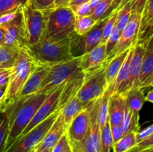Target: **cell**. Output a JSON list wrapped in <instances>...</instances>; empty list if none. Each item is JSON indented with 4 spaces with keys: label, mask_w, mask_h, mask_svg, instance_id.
Masks as SVG:
<instances>
[{
    "label": "cell",
    "mask_w": 153,
    "mask_h": 152,
    "mask_svg": "<svg viewBox=\"0 0 153 152\" xmlns=\"http://www.w3.org/2000/svg\"><path fill=\"white\" fill-rule=\"evenodd\" d=\"M48 95L34 93L19 97L6 107L4 111L8 119V135L5 148L23 132Z\"/></svg>",
    "instance_id": "1"
},
{
    "label": "cell",
    "mask_w": 153,
    "mask_h": 152,
    "mask_svg": "<svg viewBox=\"0 0 153 152\" xmlns=\"http://www.w3.org/2000/svg\"><path fill=\"white\" fill-rule=\"evenodd\" d=\"M37 64L51 66L73 59L70 49V37L52 40L42 37L32 46L23 48Z\"/></svg>",
    "instance_id": "2"
},
{
    "label": "cell",
    "mask_w": 153,
    "mask_h": 152,
    "mask_svg": "<svg viewBox=\"0 0 153 152\" xmlns=\"http://www.w3.org/2000/svg\"><path fill=\"white\" fill-rule=\"evenodd\" d=\"M36 64L37 63L31 58L25 49H21L19 50L16 62L11 68V72L0 112H4L6 107L16 99Z\"/></svg>",
    "instance_id": "3"
},
{
    "label": "cell",
    "mask_w": 153,
    "mask_h": 152,
    "mask_svg": "<svg viewBox=\"0 0 153 152\" xmlns=\"http://www.w3.org/2000/svg\"><path fill=\"white\" fill-rule=\"evenodd\" d=\"M44 11L46 27L43 37L52 40H63L74 34L76 15L70 7H53Z\"/></svg>",
    "instance_id": "4"
},
{
    "label": "cell",
    "mask_w": 153,
    "mask_h": 152,
    "mask_svg": "<svg viewBox=\"0 0 153 152\" xmlns=\"http://www.w3.org/2000/svg\"><path fill=\"white\" fill-rule=\"evenodd\" d=\"M60 111L56 110L52 115L40 122L31 131L23 135L19 136L10 145L7 146L4 152H33L40 143L47 131L54 123Z\"/></svg>",
    "instance_id": "5"
},
{
    "label": "cell",
    "mask_w": 153,
    "mask_h": 152,
    "mask_svg": "<svg viewBox=\"0 0 153 152\" xmlns=\"http://www.w3.org/2000/svg\"><path fill=\"white\" fill-rule=\"evenodd\" d=\"M106 63L97 69L85 73L83 83L76 95L84 105L88 106L101 98L107 90L108 85L105 75Z\"/></svg>",
    "instance_id": "6"
},
{
    "label": "cell",
    "mask_w": 153,
    "mask_h": 152,
    "mask_svg": "<svg viewBox=\"0 0 153 152\" xmlns=\"http://www.w3.org/2000/svg\"><path fill=\"white\" fill-rule=\"evenodd\" d=\"M81 58H73L49 67L47 75L36 93L49 94L80 70Z\"/></svg>",
    "instance_id": "7"
},
{
    "label": "cell",
    "mask_w": 153,
    "mask_h": 152,
    "mask_svg": "<svg viewBox=\"0 0 153 152\" xmlns=\"http://www.w3.org/2000/svg\"><path fill=\"white\" fill-rule=\"evenodd\" d=\"M108 16L100 19L86 34L79 35L76 33L70 37V53L73 58H81L101 43L102 30Z\"/></svg>",
    "instance_id": "8"
},
{
    "label": "cell",
    "mask_w": 153,
    "mask_h": 152,
    "mask_svg": "<svg viewBox=\"0 0 153 152\" xmlns=\"http://www.w3.org/2000/svg\"><path fill=\"white\" fill-rule=\"evenodd\" d=\"M22 13L26 46H32L38 43L44 34L46 13L31 8L27 4L22 7Z\"/></svg>",
    "instance_id": "9"
},
{
    "label": "cell",
    "mask_w": 153,
    "mask_h": 152,
    "mask_svg": "<svg viewBox=\"0 0 153 152\" xmlns=\"http://www.w3.org/2000/svg\"><path fill=\"white\" fill-rule=\"evenodd\" d=\"M140 14L131 13L128 24L121 33L120 37L114 49L107 56V62L112 59L114 57L123 52L124 51L130 49L137 43V34H138L139 25H140Z\"/></svg>",
    "instance_id": "10"
},
{
    "label": "cell",
    "mask_w": 153,
    "mask_h": 152,
    "mask_svg": "<svg viewBox=\"0 0 153 152\" xmlns=\"http://www.w3.org/2000/svg\"><path fill=\"white\" fill-rule=\"evenodd\" d=\"M5 31L4 45L7 46L23 49L26 46L24 34L23 19L22 10L16 13V16L7 23L0 25Z\"/></svg>",
    "instance_id": "11"
},
{
    "label": "cell",
    "mask_w": 153,
    "mask_h": 152,
    "mask_svg": "<svg viewBox=\"0 0 153 152\" xmlns=\"http://www.w3.org/2000/svg\"><path fill=\"white\" fill-rule=\"evenodd\" d=\"M63 85H64V83L60 85L56 89H54L52 92L49 93L46 99L43 101V102L42 103L40 107L37 109V112L31 119V122L27 125V127L24 130L23 132L21 134V135H23V134H26L27 132L31 131L36 125L40 124V122L45 120L46 118L49 117L50 115H52L54 112L56 111L57 107H58V100H59L60 95H61V90H62Z\"/></svg>",
    "instance_id": "12"
},
{
    "label": "cell",
    "mask_w": 153,
    "mask_h": 152,
    "mask_svg": "<svg viewBox=\"0 0 153 152\" xmlns=\"http://www.w3.org/2000/svg\"><path fill=\"white\" fill-rule=\"evenodd\" d=\"M92 103L84 108L67 127L66 135L69 141L80 142L85 137L89 128L90 112Z\"/></svg>",
    "instance_id": "13"
},
{
    "label": "cell",
    "mask_w": 153,
    "mask_h": 152,
    "mask_svg": "<svg viewBox=\"0 0 153 152\" xmlns=\"http://www.w3.org/2000/svg\"><path fill=\"white\" fill-rule=\"evenodd\" d=\"M153 86V37L149 40L145 49L140 72L134 87L142 89Z\"/></svg>",
    "instance_id": "14"
},
{
    "label": "cell",
    "mask_w": 153,
    "mask_h": 152,
    "mask_svg": "<svg viewBox=\"0 0 153 152\" xmlns=\"http://www.w3.org/2000/svg\"><path fill=\"white\" fill-rule=\"evenodd\" d=\"M105 43H100L94 49L81 57L80 69L84 73L94 71L107 63Z\"/></svg>",
    "instance_id": "15"
},
{
    "label": "cell",
    "mask_w": 153,
    "mask_h": 152,
    "mask_svg": "<svg viewBox=\"0 0 153 152\" xmlns=\"http://www.w3.org/2000/svg\"><path fill=\"white\" fill-rule=\"evenodd\" d=\"M66 130L67 128L64 125L62 115L60 111L59 114L57 116L56 119L47 131L45 137H43V140L35 148L33 152H40L43 150H52V148L58 142L61 137L65 134Z\"/></svg>",
    "instance_id": "16"
},
{
    "label": "cell",
    "mask_w": 153,
    "mask_h": 152,
    "mask_svg": "<svg viewBox=\"0 0 153 152\" xmlns=\"http://www.w3.org/2000/svg\"><path fill=\"white\" fill-rule=\"evenodd\" d=\"M84 77H85V73L80 69L64 82L58 100V107H57L58 111H61L63 107L70 100H71L73 97L76 96L83 83Z\"/></svg>",
    "instance_id": "17"
},
{
    "label": "cell",
    "mask_w": 153,
    "mask_h": 152,
    "mask_svg": "<svg viewBox=\"0 0 153 152\" xmlns=\"http://www.w3.org/2000/svg\"><path fill=\"white\" fill-rule=\"evenodd\" d=\"M153 0H146L140 14L137 43H147L153 37Z\"/></svg>",
    "instance_id": "18"
},
{
    "label": "cell",
    "mask_w": 153,
    "mask_h": 152,
    "mask_svg": "<svg viewBox=\"0 0 153 152\" xmlns=\"http://www.w3.org/2000/svg\"><path fill=\"white\" fill-rule=\"evenodd\" d=\"M49 67L37 63L36 64L35 67L29 75L16 98L27 96L36 93L47 75Z\"/></svg>",
    "instance_id": "19"
},
{
    "label": "cell",
    "mask_w": 153,
    "mask_h": 152,
    "mask_svg": "<svg viewBox=\"0 0 153 152\" xmlns=\"http://www.w3.org/2000/svg\"><path fill=\"white\" fill-rule=\"evenodd\" d=\"M108 121L111 126L122 124L126 110L125 95L113 93L108 98Z\"/></svg>",
    "instance_id": "20"
},
{
    "label": "cell",
    "mask_w": 153,
    "mask_h": 152,
    "mask_svg": "<svg viewBox=\"0 0 153 152\" xmlns=\"http://www.w3.org/2000/svg\"><path fill=\"white\" fill-rule=\"evenodd\" d=\"M147 43H136L134 46V52H133L132 57L131 60V66H130V75L127 82L125 92H128L130 89L134 87L138 79L139 75L140 72L142 61H143V55H144L145 49Z\"/></svg>",
    "instance_id": "21"
},
{
    "label": "cell",
    "mask_w": 153,
    "mask_h": 152,
    "mask_svg": "<svg viewBox=\"0 0 153 152\" xmlns=\"http://www.w3.org/2000/svg\"><path fill=\"white\" fill-rule=\"evenodd\" d=\"M129 50L130 49H128L124 51L122 53L118 54L106 63L105 68V75L108 88L116 78L123 63H124L128 52H129Z\"/></svg>",
    "instance_id": "22"
},
{
    "label": "cell",
    "mask_w": 153,
    "mask_h": 152,
    "mask_svg": "<svg viewBox=\"0 0 153 152\" xmlns=\"http://www.w3.org/2000/svg\"><path fill=\"white\" fill-rule=\"evenodd\" d=\"M126 105L134 113H139L145 103L144 90L133 87L125 93Z\"/></svg>",
    "instance_id": "23"
},
{
    "label": "cell",
    "mask_w": 153,
    "mask_h": 152,
    "mask_svg": "<svg viewBox=\"0 0 153 152\" xmlns=\"http://www.w3.org/2000/svg\"><path fill=\"white\" fill-rule=\"evenodd\" d=\"M87 106L84 105L79 100L77 96H75L68 101L61 110V115L64 119L66 128L70 125L72 120Z\"/></svg>",
    "instance_id": "24"
},
{
    "label": "cell",
    "mask_w": 153,
    "mask_h": 152,
    "mask_svg": "<svg viewBox=\"0 0 153 152\" xmlns=\"http://www.w3.org/2000/svg\"><path fill=\"white\" fill-rule=\"evenodd\" d=\"M21 49L0 46V67L2 69H10L14 65Z\"/></svg>",
    "instance_id": "25"
},
{
    "label": "cell",
    "mask_w": 153,
    "mask_h": 152,
    "mask_svg": "<svg viewBox=\"0 0 153 152\" xmlns=\"http://www.w3.org/2000/svg\"><path fill=\"white\" fill-rule=\"evenodd\" d=\"M139 119H140L139 113H134L126 105L125 113L121 124L124 130L125 135L132 131L137 133L140 131V126L139 125Z\"/></svg>",
    "instance_id": "26"
},
{
    "label": "cell",
    "mask_w": 153,
    "mask_h": 152,
    "mask_svg": "<svg viewBox=\"0 0 153 152\" xmlns=\"http://www.w3.org/2000/svg\"><path fill=\"white\" fill-rule=\"evenodd\" d=\"M69 144L71 152H98L91 137L89 128L83 139L80 142L69 141Z\"/></svg>",
    "instance_id": "27"
},
{
    "label": "cell",
    "mask_w": 153,
    "mask_h": 152,
    "mask_svg": "<svg viewBox=\"0 0 153 152\" xmlns=\"http://www.w3.org/2000/svg\"><path fill=\"white\" fill-rule=\"evenodd\" d=\"M26 4L27 0H0V17L19 11Z\"/></svg>",
    "instance_id": "28"
},
{
    "label": "cell",
    "mask_w": 153,
    "mask_h": 152,
    "mask_svg": "<svg viewBox=\"0 0 153 152\" xmlns=\"http://www.w3.org/2000/svg\"><path fill=\"white\" fill-rule=\"evenodd\" d=\"M136 132H130L124 135L119 141L114 143L112 145L113 152H127L136 145Z\"/></svg>",
    "instance_id": "29"
},
{
    "label": "cell",
    "mask_w": 153,
    "mask_h": 152,
    "mask_svg": "<svg viewBox=\"0 0 153 152\" xmlns=\"http://www.w3.org/2000/svg\"><path fill=\"white\" fill-rule=\"evenodd\" d=\"M97 23V21L94 20L91 16H76L74 23V32L79 35L85 34L88 32Z\"/></svg>",
    "instance_id": "30"
},
{
    "label": "cell",
    "mask_w": 153,
    "mask_h": 152,
    "mask_svg": "<svg viewBox=\"0 0 153 152\" xmlns=\"http://www.w3.org/2000/svg\"><path fill=\"white\" fill-rule=\"evenodd\" d=\"M110 94L105 91L104 95L100 98V105L98 110V122L100 124V130L105 125L108 120V98Z\"/></svg>",
    "instance_id": "31"
},
{
    "label": "cell",
    "mask_w": 153,
    "mask_h": 152,
    "mask_svg": "<svg viewBox=\"0 0 153 152\" xmlns=\"http://www.w3.org/2000/svg\"><path fill=\"white\" fill-rule=\"evenodd\" d=\"M117 13L115 24H116L118 30H119V31L121 34L124 30V28L127 25V24H128L130 16H131V5H130L129 3H127L123 7H122L120 9L117 10Z\"/></svg>",
    "instance_id": "32"
},
{
    "label": "cell",
    "mask_w": 153,
    "mask_h": 152,
    "mask_svg": "<svg viewBox=\"0 0 153 152\" xmlns=\"http://www.w3.org/2000/svg\"><path fill=\"white\" fill-rule=\"evenodd\" d=\"M101 152H111L113 145V139L111 132V125L109 121L101 129Z\"/></svg>",
    "instance_id": "33"
},
{
    "label": "cell",
    "mask_w": 153,
    "mask_h": 152,
    "mask_svg": "<svg viewBox=\"0 0 153 152\" xmlns=\"http://www.w3.org/2000/svg\"><path fill=\"white\" fill-rule=\"evenodd\" d=\"M112 0H102L95 8L93 9L90 16L97 22L110 14Z\"/></svg>",
    "instance_id": "34"
},
{
    "label": "cell",
    "mask_w": 153,
    "mask_h": 152,
    "mask_svg": "<svg viewBox=\"0 0 153 152\" xmlns=\"http://www.w3.org/2000/svg\"><path fill=\"white\" fill-rule=\"evenodd\" d=\"M8 135V119L5 111L0 112V152L5 150Z\"/></svg>",
    "instance_id": "35"
},
{
    "label": "cell",
    "mask_w": 153,
    "mask_h": 152,
    "mask_svg": "<svg viewBox=\"0 0 153 152\" xmlns=\"http://www.w3.org/2000/svg\"><path fill=\"white\" fill-rule=\"evenodd\" d=\"M117 13V10H114L113 12H111V13L108 16L107 20H106L104 28H103L102 30V36L101 43H105L108 38L109 35H110L111 33L112 30H113L114 27L115 25Z\"/></svg>",
    "instance_id": "36"
},
{
    "label": "cell",
    "mask_w": 153,
    "mask_h": 152,
    "mask_svg": "<svg viewBox=\"0 0 153 152\" xmlns=\"http://www.w3.org/2000/svg\"><path fill=\"white\" fill-rule=\"evenodd\" d=\"M27 5L34 10H50L55 7V0H27Z\"/></svg>",
    "instance_id": "37"
},
{
    "label": "cell",
    "mask_w": 153,
    "mask_h": 152,
    "mask_svg": "<svg viewBox=\"0 0 153 152\" xmlns=\"http://www.w3.org/2000/svg\"><path fill=\"white\" fill-rule=\"evenodd\" d=\"M120 34V32L119 31L116 24H115L111 33V34L109 35L107 41H106L105 43V49L107 56L112 52V51H113V49H114L115 46H116L118 40H119Z\"/></svg>",
    "instance_id": "38"
},
{
    "label": "cell",
    "mask_w": 153,
    "mask_h": 152,
    "mask_svg": "<svg viewBox=\"0 0 153 152\" xmlns=\"http://www.w3.org/2000/svg\"><path fill=\"white\" fill-rule=\"evenodd\" d=\"M146 2V0H122L120 4L118 7V8L117 9V10L120 9L122 7H123L127 3H129L130 5H131V13L141 14Z\"/></svg>",
    "instance_id": "39"
},
{
    "label": "cell",
    "mask_w": 153,
    "mask_h": 152,
    "mask_svg": "<svg viewBox=\"0 0 153 152\" xmlns=\"http://www.w3.org/2000/svg\"><path fill=\"white\" fill-rule=\"evenodd\" d=\"M51 152H71V149H70V146L66 133L52 148Z\"/></svg>",
    "instance_id": "40"
},
{
    "label": "cell",
    "mask_w": 153,
    "mask_h": 152,
    "mask_svg": "<svg viewBox=\"0 0 153 152\" xmlns=\"http://www.w3.org/2000/svg\"><path fill=\"white\" fill-rule=\"evenodd\" d=\"M70 8L72 9L75 15L78 16H90L91 12H92V9H91V6H90L88 2L83 3L82 4H79V5L70 7Z\"/></svg>",
    "instance_id": "41"
},
{
    "label": "cell",
    "mask_w": 153,
    "mask_h": 152,
    "mask_svg": "<svg viewBox=\"0 0 153 152\" xmlns=\"http://www.w3.org/2000/svg\"><path fill=\"white\" fill-rule=\"evenodd\" d=\"M153 135V126L152 125L146 127L144 129L140 130L137 133L135 134V141L136 143L142 141V140L145 139L149 136Z\"/></svg>",
    "instance_id": "42"
},
{
    "label": "cell",
    "mask_w": 153,
    "mask_h": 152,
    "mask_svg": "<svg viewBox=\"0 0 153 152\" xmlns=\"http://www.w3.org/2000/svg\"><path fill=\"white\" fill-rule=\"evenodd\" d=\"M111 136L114 143L119 141L125 135L124 134V130L121 125L111 126Z\"/></svg>",
    "instance_id": "43"
},
{
    "label": "cell",
    "mask_w": 153,
    "mask_h": 152,
    "mask_svg": "<svg viewBox=\"0 0 153 152\" xmlns=\"http://www.w3.org/2000/svg\"><path fill=\"white\" fill-rule=\"evenodd\" d=\"M10 72H11V68L0 69V87L7 86Z\"/></svg>",
    "instance_id": "44"
},
{
    "label": "cell",
    "mask_w": 153,
    "mask_h": 152,
    "mask_svg": "<svg viewBox=\"0 0 153 152\" xmlns=\"http://www.w3.org/2000/svg\"><path fill=\"white\" fill-rule=\"evenodd\" d=\"M71 0H55V7H68V4Z\"/></svg>",
    "instance_id": "45"
},
{
    "label": "cell",
    "mask_w": 153,
    "mask_h": 152,
    "mask_svg": "<svg viewBox=\"0 0 153 152\" xmlns=\"http://www.w3.org/2000/svg\"><path fill=\"white\" fill-rule=\"evenodd\" d=\"M88 1H89V0H71V1H70V3H69L68 7H75V6L83 4V3L88 2Z\"/></svg>",
    "instance_id": "46"
},
{
    "label": "cell",
    "mask_w": 153,
    "mask_h": 152,
    "mask_svg": "<svg viewBox=\"0 0 153 152\" xmlns=\"http://www.w3.org/2000/svg\"><path fill=\"white\" fill-rule=\"evenodd\" d=\"M121 1H122V0H112L111 5L110 7V13L111 12H113L114 10H116L118 8V7L120 4Z\"/></svg>",
    "instance_id": "47"
},
{
    "label": "cell",
    "mask_w": 153,
    "mask_h": 152,
    "mask_svg": "<svg viewBox=\"0 0 153 152\" xmlns=\"http://www.w3.org/2000/svg\"><path fill=\"white\" fill-rule=\"evenodd\" d=\"M4 39H5V31L0 25V46L4 45Z\"/></svg>",
    "instance_id": "48"
},
{
    "label": "cell",
    "mask_w": 153,
    "mask_h": 152,
    "mask_svg": "<svg viewBox=\"0 0 153 152\" xmlns=\"http://www.w3.org/2000/svg\"><path fill=\"white\" fill-rule=\"evenodd\" d=\"M6 88H7V86L0 87V108H1V104H2L4 95H5Z\"/></svg>",
    "instance_id": "49"
},
{
    "label": "cell",
    "mask_w": 153,
    "mask_h": 152,
    "mask_svg": "<svg viewBox=\"0 0 153 152\" xmlns=\"http://www.w3.org/2000/svg\"><path fill=\"white\" fill-rule=\"evenodd\" d=\"M145 101L153 103V90L150 89L147 92V95H145Z\"/></svg>",
    "instance_id": "50"
},
{
    "label": "cell",
    "mask_w": 153,
    "mask_h": 152,
    "mask_svg": "<svg viewBox=\"0 0 153 152\" xmlns=\"http://www.w3.org/2000/svg\"><path fill=\"white\" fill-rule=\"evenodd\" d=\"M102 1V0H89L88 3H89L90 6H91V9H92L93 10V9L95 8Z\"/></svg>",
    "instance_id": "51"
},
{
    "label": "cell",
    "mask_w": 153,
    "mask_h": 152,
    "mask_svg": "<svg viewBox=\"0 0 153 152\" xmlns=\"http://www.w3.org/2000/svg\"><path fill=\"white\" fill-rule=\"evenodd\" d=\"M140 152H153V148H150L146 149V150L142 151H140Z\"/></svg>",
    "instance_id": "52"
},
{
    "label": "cell",
    "mask_w": 153,
    "mask_h": 152,
    "mask_svg": "<svg viewBox=\"0 0 153 152\" xmlns=\"http://www.w3.org/2000/svg\"><path fill=\"white\" fill-rule=\"evenodd\" d=\"M40 152H51V150H43V151H41Z\"/></svg>",
    "instance_id": "53"
},
{
    "label": "cell",
    "mask_w": 153,
    "mask_h": 152,
    "mask_svg": "<svg viewBox=\"0 0 153 152\" xmlns=\"http://www.w3.org/2000/svg\"><path fill=\"white\" fill-rule=\"evenodd\" d=\"M2 69V68H1V67H0V69Z\"/></svg>",
    "instance_id": "54"
}]
</instances>
